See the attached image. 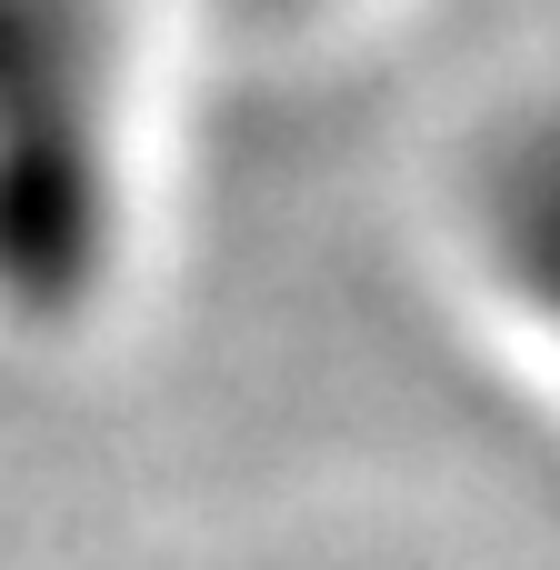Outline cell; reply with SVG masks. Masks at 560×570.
Instances as JSON below:
<instances>
[{
    "label": "cell",
    "instance_id": "1",
    "mask_svg": "<svg viewBox=\"0 0 560 570\" xmlns=\"http://www.w3.org/2000/svg\"><path fill=\"white\" fill-rule=\"evenodd\" d=\"M120 40L100 0H0V311L80 321L120 261Z\"/></svg>",
    "mask_w": 560,
    "mask_h": 570
},
{
    "label": "cell",
    "instance_id": "2",
    "mask_svg": "<svg viewBox=\"0 0 560 570\" xmlns=\"http://www.w3.org/2000/svg\"><path fill=\"white\" fill-rule=\"evenodd\" d=\"M471 230L491 281L560 341V100L511 110L471 170Z\"/></svg>",
    "mask_w": 560,
    "mask_h": 570
},
{
    "label": "cell",
    "instance_id": "3",
    "mask_svg": "<svg viewBox=\"0 0 560 570\" xmlns=\"http://www.w3.org/2000/svg\"><path fill=\"white\" fill-rule=\"evenodd\" d=\"M250 10H311V0H250Z\"/></svg>",
    "mask_w": 560,
    "mask_h": 570
}]
</instances>
